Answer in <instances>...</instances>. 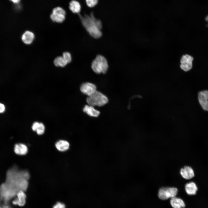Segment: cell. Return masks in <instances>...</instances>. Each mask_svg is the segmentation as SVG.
Masks as SVG:
<instances>
[{"mask_svg":"<svg viewBox=\"0 0 208 208\" xmlns=\"http://www.w3.org/2000/svg\"><path fill=\"white\" fill-rule=\"evenodd\" d=\"M29 177L27 171L10 170L7 172L6 182L1 185L0 189L4 195L11 198L19 191L27 189Z\"/></svg>","mask_w":208,"mask_h":208,"instance_id":"cell-1","label":"cell"},{"mask_svg":"<svg viewBox=\"0 0 208 208\" xmlns=\"http://www.w3.org/2000/svg\"><path fill=\"white\" fill-rule=\"evenodd\" d=\"M79 15L83 26L92 37L97 39L101 36L102 22L95 18L93 12L90 15L85 14L83 16L80 14Z\"/></svg>","mask_w":208,"mask_h":208,"instance_id":"cell-2","label":"cell"},{"mask_svg":"<svg viewBox=\"0 0 208 208\" xmlns=\"http://www.w3.org/2000/svg\"><path fill=\"white\" fill-rule=\"evenodd\" d=\"M91 68L94 72L97 74H105L108 68L107 61L103 56L98 55L92 62Z\"/></svg>","mask_w":208,"mask_h":208,"instance_id":"cell-3","label":"cell"},{"mask_svg":"<svg viewBox=\"0 0 208 208\" xmlns=\"http://www.w3.org/2000/svg\"><path fill=\"white\" fill-rule=\"evenodd\" d=\"M86 102L88 105L93 106L101 107L107 104L108 99L101 92L96 91L86 99Z\"/></svg>","mask_w":208,"mask_h":208,"instance_id":"cell-4","label":"cell"},{"mask_svg":"<svg viewBox=\"0 0 208 208\" xmlns=\"http://www.w3.org/2000/svg\"><path fill=\"white\" fill-rule=\"evenodd\" d=\"M178 192L177 189L175 187H162L158 191V196L162 200L175 197Z\"/></svg>","mask_w":208,"mask_h":208,"instance_id":"cell-5","label":"cell"},{"mask_svg":"<svg viewBox=\"0 0 208 208\" xmlns=\"http://www.w3.org/2000/svg\"><path fill=\"white\" fill-rule=\"evenodd\" d=\"M193 60V57L189 55L185 54L183 55L180 60V68L185 72L190 70L192 67Z\"/></svg>","mask_w":208,"mask_h":208,"instance_id":"cell-6","label":"cell"},{"mask_svg":"<svg viewBox=\"0 0 208 208\" xmlns=\"http://www.w3.org/2000/svg\"><path fill=\"white\" fill-rule=\"evenodd\" d=\"M66 14L65 11L62 8L58 7L53 10L50 17L53 22L62 23L65 19Z\"/></svg>","mask_w":208,"mask_h":208,"instance_id":"cell-7","label":"cell"},{"mask_svg":"<svg viewBox=\"0 0 208 208\" xmlns=\"http://www.w3.org/2000/svg\"><path fill=\"white\" fill-rule=\"evenodd\" d=\"M80 90L83 94L89 96L96 91V86L90 82L82 83L80 88Z\"/></svg>","mask_w":208,"mask_h":208,"instance_id":"cell-8","label":"cell"},{"mask_svg":"<svg viewBox=\"0 0 208 208\" xmlns=\"http://www.w3.org/2000/svg\"><path fill=\"white\" fill-rule=\"evenodd\" d=\"M198 98L199 103L203 109L208 111V90L199 92Z\"/></svg>","mask_w":208,"mask_h":208,"instance_id":"cell-9","label":"cell"},{"mask_svg":"<svg viewBox=\"0 0 208 208\" xmlns=\"http://www.w3.org/2000/svg\"><path fill=\"white\" fill-rule=\"evenodd\" d=\"M180 173L182 177L186 180L192 179L195 175L193 169L192 167L189 166H185L181 168Z\"/></svg>","mask_w":208,"mask_h":208,"instance_id":"cell-10","label":"cell"},{"mask_svg":"<svg viewBox=\"0 0 208 208\" xmlns=\"http://www.w3.org/2000/svg\"><path fill=\"white\" fill-rule=\"evenodd\" d=\"M35 38V35L32 31L27 30L22 34L21 39L22 41L26 44H30L32 43Z\"/></svg>","mask_w":208,"mask_h":208,"instance_id":"cell-11","label":"cell"},{"mask_svg":"<svg viewBox=\"0 0 208 208\" xmlns=\"http://www.w3.org/2000/svg\"><path fill=\"white\" fill-rule=\"evenodd\" d=\"M17 197L12 201V203L20 206H24L25 203L26 196L24 191L20 190L16 194Z\"/></svg>","mask_w":208,"mask_h":208,"instance_id":"cell-12","label":"cell"},{"mask_svg":"<svg viewBox=\"0 0 208 208\" xmlns=\"http://www.w3.org/2000/svg\"><path fill=\"white\" fill-rule=\"evenodd\" d=\"M185 190L187 194L193 195L196 194L198 190V187L194 182L191 181L185 184Z\"/></svg>","mask_w":208,"mask_h":208,"instance_id":"cell-13","label":"cell"},{"mask_svg":"<svg viewBox=\"0 0 208 208\" xmlns=\"http://www.w3.org/2000/svg\"><path fill=\"white\" fill-rule=\"evenodd\" d=\"M83 111L88 116L93 117H97L100 114V112L95 109L94 106L89 105L85 106Z\"/></svg>","mask_w":208,"mask_h":208,"instance_id":"cell-14","label":"cell"},{"mask_svg":"<svg viewBox=\"0 0 208 208\" xmlns=\"http://www.w3.org/2000/svg\"><path fill=\"white\" fill-rule=\"evenodd\" d=\"M170 203L173 208H183L185 206V203L183 200L176 196L171 198Z\"/></svg>","mask_w":208,"mask_h":208,"instance_id":"cell-15","label":"cell"},{"mask_svg":"<svg viewBox=\"0 0 208 208\" xmlns=\"http://www.w3.org/2000/svg\"><path fill=\"white\" fill-rule=\"evenodd\" d=\"M14 151L17 154L20 155H25L27 152V146L23 144H16L14 146Z\"/></svg>","mask_w":208,"mask_h":208,"instance_id":"cell-16","label":"cell"},{"mask_svg":"<svg viewBox=\"0 0 208 208\" xmlns=\"http://www.w3.org/2000/svg\"><path fill=\"white\" fill-rule=\"evenodd\" d=\"M69 145L68 142L64 140H59L55 144V147L57 149L62 152L67 150L69 148Z\"/></svg>","mask_w":208,"mask_h":208,"instance_id":"cell-17","label":"cell"},{"mask_svg":"<svg viewBox=\"0 0 208 208\" xmlns=\"http://www.w3.org/2000/svg\"><path fill=\"white\" fill-rule=\"evenodd\" d=\"M69 8L73 13H78L80 11L81 6L77 1L72 0L70 3Z\"/></svg>","mask_w":208,"mask_h":208,"instance_id":"cell-18","label":"cell"},{"mask_svg":"<svg viewBox=\"0 0 208 208\" xmlns=\"http://www.w3.org/2000/svg\"><path fill=\"white\" fill-rule=\"evenodd\" d=\"M53 62L55 65L57 67H64L68 64L62 56H59L56 57Z\"/></svg>","mask_w":208,"mask_h":208,"instance_id":"cell-19","label":"cell"},{"mask_svg":"<svg viewBox=\"0 0 208 208\" xmlns=\"http://www.w3.org/2000/svg\"><path fill=\"white\" fill-rule=\"evenodd\" d=\"M62 57L68 64L72 61V56L70 53L68 52H65L63 53Z\"/></svg>","mask_w":208,"mask_h":208,"instance_id":"cell-20","label":"cell"},{"mask_svg":"<svg viewBox=\"0 0 208 208\" xmlns=\"http://www.w3.org/2000/svg\"><path fill=\"white\" fill-rule=\"evenodd\" d=\"M45 130V127L44 124L42 123H40L36 131L37 134L41 135L43 134Z\"/></svg>","mask_w":208,"mask_h":208,"instance_id":"cell-21","label":"cell"},{"mask_svg":"<svg viewBox=\"0 0 208 208\" xmlns=\"http://www.w3.org/2000/svg\"><path fill=\"white\" fill-rule=\"evenodd\" d=\"M87 5L90 7H93L97 4L98 0H86Z\"/></svg>","mask_w":208,"mask_h":208,"instance_id":"cell-22","label":"cell"},{"mask_svg":"<svg viewBox=\"0 0 208 208\" xmlns=\"http://www.w3.org/2000/svg\"><path fill=\"white\" fill-rule=\"evenodd\" d=\"M53 208H66V207L64 203L58 202L53 206Z\"/></svg>","mask_w":208,"mask_h":208,"instance_id":"cell-23","label":"cell"},{"mask_svg":"<svg viewBox=\"0 0 208 208\" xmlns=\"http://www.w3.org/2000/svg\"><path fill=\"white\" fill-rule=\"evenodd\" d=\"M40 123L38 122H35L33 124L32 126V129L34 131H36Z\"/></svg>","mask_w":208,"mask_h":208,"instance_id":"cell-24","label":"cell"},{"mask_svg":"<svg viewBox=\"0 0 208 208\" xmlns=\"http://www.w3.org/2000/svg\"><path fill=\"white\" fill-rule=\"evenodd\" d=\"M5 110V107L4 105L1 103H0V113H2Z\"/></svg>","mask_w":208,"mask_h":208,"instance_id":"cell-25","label":"cell"},{"mask_svg":"<svg viewBox=\"0 0 208 208\" xmlns=\"http://www.w3.org/2000/svg\"><path fill=\"white\" fill-rule=\"evenodd\" d=\"M205 20L207 23V26H208V15L206 16L205 17Z\"/></svg>","mask_w":208,"mask_h":208,"instance_id":"cell-26","label":"cell"},{"mask_svg":"<svg viewBox=\"0 0 208 208\" xmlns=\"http://www.w3.org/2000/svg\"><path fill=\"white\" fill-rule=\"evenodd\" d=\"M12 1L13 3H17L19 2L20 0H10Z\"/></svg>","mask_w":208,"mask_h":208,"instance_id":"cell-27","label":"cell"},{"mask_svg":"<svg viewBox=\"0 0 208 208\" xmlns=\"http://www.w3.org/2000/svg\"><path fill=\"white\" fill-rule=\"evenodd\" d=\"M4 208H9L8 207H4Z\"/></svg>","mask_w":208,"mask_h":208,"instance_id":"cell-28","label":"cell"},{"mask_svg":"<svg viewBox=\"0 0 208 208\" xmlns=\"http://www.w3.org/2000/svg\"><path fill=\"white\" fill-rule=\"evenodd\" d=\"M0 208H1V207H0Z\"/></svg>","mask_w":208,"mask_h":208,"instance_id":"cell-29","label":"cell"}]
</instances>
